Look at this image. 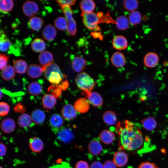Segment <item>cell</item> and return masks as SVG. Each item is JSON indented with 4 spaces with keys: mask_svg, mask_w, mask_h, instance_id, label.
<instances>
[{
    "mask_svg": "<svg viewBox=\"0 0 168 168\" xmlns=\"http://www.w3.org/2000/svg\"><path fill=\"white\" fill-rule=\"evenodd\" d=\"M138 168H158L154 163L146 161L141 163Z\"/></svg>",
    "mask_w": 168,
    "mask_h": 168,
    "instance_id": "obj_46",
    "label": "cell"
},
{
    "mask_svg": "<svg viewBox=\"0 0 168 168\" xmlns=\"http://www.w3.org/2000/svg\"><path fill=\"white\" fill-rule=\"evenodd\" d=\"M90 168H103V166L100 162L95 161L92 163Z\"/></svg>",
    "mask_w": 168,
    "mask_h": 168,
    "instance_id": "obj_52",
    "label": "cell"
},
{
    "mask_svg": "<svg viewBox=\"0 0 168 168\" xmlns=\"http://www.w3.org/2000/svg\"><path fill=\"white\" fill-rule=\"evenodd\" d=\"M74 107L77 112L84 113L86 112L90 108L88 101L84 98L77 99L75 102Z\"/></svg>",
    "mask_w": 168,
    "mask_h": 168,
    "instance_id": "obj_15",
    "label": "cell"
},
{
    "mask_svg": "<svg viewBox=\"0 0 168 168\" xmlns=\"http://www.w3.org/2000/svg\"><path fill=\"white\" fill-rule=\"evenodd\" d=\"M55 26L58 30H67L68 23L66 18L63 17H59L56 18L54 21Z\"/></svg>",
    "mask_w": 168,
    "mask_h": 168,
    "instance_id": "obj_40",
    "label": "cell"
},
{
    "mask_svg": "<svg viewBox=\"0 0 168 168\" xmlns=\"http://www.w3.org/2000/svg\"><path fill=\"white\" fill-rule=\"evenodd\" d=\"M0 108V115L1 116H4L7 115L9 111L10 106L6 103L1 102Z\"/></svg>",
    "mask_w": 168,
    "mask_h": 168,
    "instance_id": "obj_42",
    "label": "cell"
},
{
    "mask_svg": "<svg viewBox=\"0 0 168 168\" xmlns=\"http://www.w3.org/2000/svg\"><path fill=\"white\" fill-rule=\"evenodd\" d=\"M53 72H57L60 73H62L58 65L55 63H52L47 67L44 71V76L47 80H48L51 73Z\"/></svg>",
    "mask_w": 168,
    "mask_h": 168,
    "instance_id": "obj_41",
    "label": "cell"
},
{
    "mask_svg": "<svg viewBox=\"0 0 168 168\" xmlns=\"http://www.w3.org/2000/svg\"><path fill=\"white\" fill-rule=\"evenodd\" d=\"M103 166V168H117V166L114 162L110 160L105 161Z\"/></svg>",
    "mask_w": 168,
    "mask_h": 168,
    "instance_id": "obj_48",
    "label": "cell"
},
{
    "mask_svg": "<svg viewBox=\"0 0 168 168\" xmlns=\"http://www.w3.org/2000/svg\"><path fill=\"white\" fill-rule=\"evenodd\" d=\"M13 67L11 65H7L2 70L1 76L2 78L6 81L13 79L15 76V71Z\"/></svg>",
    "mask_w": 168,
    "mask_h": 168,
    "instance_id": "obj_31",
    "label": "cell"
},
{
    "mask_svg": "<svg viewBox=\"0 0 168 168\" xmlns=\"http://www.w3.org/2000/svg\"><path fill=\"white\" fill-rule=\"evenodd\" d=\"M38 59L41 65L46 68L52 63L53 60V55L49 51H44L40 53Z\"/></svg>",
    "mask_w": 168,
    "mask_h": 168,
    "instance_id": "obj_16",
    "label": "cell"
},
{
    "mask_svg": "<svg viewBox=\"0 0 168 168\" xmlns=\"http://www.w3.org/2000/svg\"><path fill=\"white\" fill-rule=\"evenodd\" d=\"M128 157L127 154L122 151H118L114 155L113 162L119 167L125 166L127 163Z\"/></svg>",
    "mask_w": 168,
    "mask_h": 168,
    "instance_id": "obj_12",
    "label": "cell"
},
{
    "mask_svg": "<svg viewBox=\"0 0 168 168\" xmlns=\"http://www.w3.org/2000/svg\"><path fill=\"white\" fill-rule=\"evenodd\" d=\"M57 31L55 27L51 24L46 25L42 31V36L45 40L51 41L55 38Z\"/></svg>",
    "mask_w": 168,
    "mask_h": 168,
    "instance_id": "obj_14",
    "label": "cell"
},
{
    "mask_svg": "<svg viewBox=\"0 0 168 168\" xmlns=\"http://www.w3.org/2000/svg\"><path fill=\"white\" fill-rule=\"evenodd\" d=\"M112 45L115 49L121 50L126 49L128 45V42L126 38L122 35L115 36L112 40Z\"/></svg>",
    "mask_w": 168,
    "mask_h": 168,
    "instance_id": "obj_10",
    "label": "cell"
},
{
    "mask_svg": "<svg viewBox=\"0 0 168 168\" xmlns=\"http://www.w3.org/2000/svg\"><path fill=\"white\" fill-rule=\"evenodd\" d=\"M28 89L30 94L35 96L40 95L42 91L41 86L37 82L30 83L28 86Z\"/></svg>",
    "mask_w": 168,
    "mask_h": 168,
    "instance_id": "obj_36",
    "label": "cell"
},
{
    "mask_svg": "<svg viewBox=\"0 0 168 168\" xmlns=\"http://www.w3.org/2000/svg\"><path fill=\"white\" fill-rule=\"evenodd\" d=\"M31 117L28 114H23L20 115L18 119V125L21 127L27 128L34 125Z\"/></svg>",
    "mask_w": 168,
    "mask_h": 168,
    "instance_id": "obj_23",
    "label": "cell"
},
{
    "mask_svg": "<svg viewBox=\"0 0 168 168\" xmlns=\"http://www.w3.org/2000/svg\"><path fill=\"white\" fill-rule=\"evenodd\" d=\"M46 68L42 65L36 64L30 65L27 69V74L30 77L36 78L40 77Z\"/></svg>",
    "mask_w": 168,
    "mask_h": 168,
    "instance_id": "obj_8",
    "label": "cell"
},
{
    "mask_svg": "<svg viewBox=\"0 0 168 168\" xmlns=\"http://www.w3.org/2000/svg\"><path fill=\"white\" fill-rule=\"evenodd\" d=\"M42 102L44 108L51 110L56 104V98L52 94H46L43 96Z\"/></svg>",
    "mask_w": 168,
    "mask_h": 168,
    "instance_id": "obj_20",
    "label": "cell"
},
{
    "mask_svg": "<svg viewBox=\"0 0 168 168\" xmlns=\"http://www.w3.org/2000/svg\"><path fill=\"white\" fill-rule=\"evenodd\" d=\"M14 111L16 113L24 114L26 110L25 106L21 103H18L13 109Z\"/></svg>",
    "mask_w": 168,
    "mask_h": 168,
    "instance_id": "obj_47",
    "label": "cell"
},
{
    "mask_svg": "<svg viewBox=\"0 0 168 168\" xmlns=\"http://www.w3.org/2000/svg\"><path fill=\"white\" fill-rule=\"evenodd\" d=\"M74 107L70 104H67L63 107L61 113L63 117L66 120H70L74 118L77 113Z\"/></svg>",
    "mask_w": 168,
    "mask_h": 168,
    "instance_id": "obj_13",
    "label": "cell"
},
{
    "mask_svg": "<svg viewBox=\"0 0 168 168\" xmlns=\"http://www.w3.org/2000/svg\"><path fill=\"white\" fill-rule=\"evenodd\" d=\"M103 119L105 124L110 125L115 124L117 121L116 114L111 111L105 112L103 115Z\"/></svg>",
    "mask_w": 168,
    "mask_h": 168,
    "instance_id": "obj_34",
    "label": "cell"
},
{
    "mask_svg": "<svg viewBox=\"0 0 168 168\" xmlns=\"http://www.w3.org/2000/svg\"><path fill=\"white\" fill-rule=\"evenodd\" d=\"M61 8L68 22L67 32L71 36L75 35L77 32V24L73 17L72 9L68 6H64Z\"/></svg>",
    "mask_w": 168,
    "mask_h": 168,
    "instance_id": "obj_4",
    "label": "cell"
},
{
    "mask_svg": "<svg viewBox=\"0 0 168 168\" xmlns=\"http://www.w3.org/2000/svg\"><path fill=\"white\" fill-rule=\"evenodd\" d=\"M43 22V20L41 18L32 17L30 18L28 22V25L31 29L38 31L41 29Z\"/></svg>",
    "mask_w": 168,
    "mask_h": 168,
    "instance_id": "obj_28",
    "label": "cell"
},
{
    "mask_svg": "<svg viewBox=\"0 0 168 168\" xmlns=\"http://www.w3.org/2000/svg\"><path fill=\"white\" fill-rule=\"evenodd\" d=\"M75 81L77 87L83 91V95L91 92L96 85L93 79L85 72L79 74Z\"/></svg>",
    "mask_w": 168,
    "mask_h": 168,
    "instance_id": "obj_2",
    "label": "cell"
},
{
    "mask_svg": "<svg viewBox=\"0 0 168 168\" xmlns=\"http://www.w3.org/2000/svg\"><path fill=\"white\" fill-rule=\"evenodd\" d=\"M16 124L14 120L9 118L4 119L1 124V128L4 133H9L13 132L16 128Z\"/></svg>",
    "mask_w": 168,
    "mask_h": 168,
    "instance_id": "obj_22",
    "label": "cell"
},
{
    "mask_svg": "<svg viewBox=\"0 0 168 168\" xmlns=\"http://www.w3.org/2000/svg\"><path fill=\"white\" fill-rule=\"evenodd\" d=\"M141 122L144 128L148 131L153 130L157 126V123L155 120L151 117H149L142 119Z\"/></svg>",
    "mask_w": 168,
    "mask_h": 168,
    "instance_id": "obj_35",
    "label": "cell"
},
{
    "mask_svg": "<svg viewBox=\"0 0 168 168\" xmlns=\"http://www.w3.org/2000/svg\"><path fill=\"white\" fill-rule=\"evenodd\" d=\"M59 6L61 7L64 6H71L75 4L76 1L74 0H56Z\"/></svg>",
    "mask_w": 168,
    "mask_h": 168,
    "instance_id": "obj_44",
    "label": "cell"
},
{
    "mask_svg": "<svg viewBox=\"0 0 168 168\" xmlns=\"http://www.w3.org/2000/svg\"><path fill=\"white\" fill-rule=\"evenodd\" d=\"M32 121L37 124H42L45 119V115L44 112L40 110L36 109L33 110L31 116Z\"/></svg>",
    "mask_w": 168,
    "mask_h": 168,
    "instance_id": "obj_27",
    "label": "cell"
},
{
    "mask_svg": "<svg viewBox=\"0 0 168 168\" xmlns=\"http://www.w3.org/2000/svg\"><path fill=\"white\" fill-rule=\"evenodd\" d=\"M120 148L129 151L139 150L148 141L141 130L132 122L128 120L119 122L116 126Z\"/></svg>",
    "mask_w": 168,
    "mask_h": 168,
    "instance_id": "obj_1",
    "label": "cell"
},
{
    "mask_svg": "<svg viewBox=\"0 0 168 168\" xmlns=\"http://www.w3.org/2000/svg\"><path fill=\"white\" fill-rule=\"evenodd\" d=\"M159 61L158 55L155 53L151 52L147 53L145 56L143 62L147 67L152 68L155 67Z\"/></svg>",
    "mask_w": 168,
    "mask_h": 168,
    "instance_id": "obj_9",
    "label": "cell"
},
{
    "mask_svg": "<svg viewBox=\"0 0 168 168\" xmlns=\"http://www.w3.org/2000/svg\"><path fill=\"white\" fill-rule=\"evenodd\" d=\"M59 85L63 91H65L68 88L69 83L67 79H66L64 80H63Z\"/></svg>",
    "mask_w": 168,
    "mask_h": 168,
    "instance_id": "obj_51",
    "label": "cell"
},
{
    "mask_svg": "<svg viewBox=\"0 0 168 168\" xmlns=\"http://www.w3.org/2000/svg\"><path fill=\"white\" fill-rule=\"evenodd\" d=\"M139 3L136 0H125L123 2V5L126 10L131 12L137 9Z\"/></svg>",
    "mask_w": 168,
    "mask_h": 168,
    "instance_id": "obj_38",
    "label": "cell"
},
{
    "mask_svg": "<svg viewBox=\"0 0 168 168\" xmlns=\"http://www.w3.org/2000/svg\"><path fill=\"white\" fill-rule=\"evenodd\" d=\"M111 61L112 64L115 67L120 68L123 67L126 62L124 54L122 53L117 52L112 56Z\"/></svg>",
    "mask_w": 168,
    "mask_h": 168,
    "instance_id": "obj_17",
    "label": "cell"
},
{
    "mask_svg": "<svg viewBox=\"0 0 168 168\" xmlns=\"http://www.w3.org/2000/svg\"><path fill=\"white\" fill-rule=\"evenodd\" d=\"M46 46L44 41L40 38L35 39L31 44V48L32 50L37 53H41L44 51Z\"/></svg>",
    "mask_w": 168,
    "mask_h": 168,
    "instance_id": "obj_30",
    "label": "cell"
},
{
    "mask_svg": "<svg viewBox=\"0 0 168 168\" xmlns=\"http://www.w3.org/2000/svg\"><path fill=\"white\" fill-rule=\"evenodd\" d=\"M65 77H66V76L63 73L53 72L50 74L48 80L51 85H58L63 81L62 79Z\"/></svg>",
    "mask_w": 168,
    "mask_h": 168,
    "instance_id": "obj_33",
    "label": "cell"
},
{
    "mask_svg": "<svg viewBox=\"0 0 168 168\" xmlns=\"http://www.w3.org/2000/svg\"><path fill=\"white\" fill-rule=\"evenodd\" d=\"M0 168H4L3 167H2V166H0Z\"/></svg>",
    "mask_w": 168,
    "mask_h": 168,
    "instance_id": "obj_53",
    "label": "cell"
},
{
    "mask_svg": "<svg viewBox=\"0 0 168 168\" xmlns=\"http://www.w3.org/2000/svg\"><path fill=\"white\" fill-rule=\"evenodd\" d=\"M44 143L40 138L35 137L29 140V145L30 149L35 153L40 152L44 147Z\"/></svg>",
    "mask_w": 168,
    "mask_h": 168,
    "instance_id": "obj_18",
    "label": "cell"
},
{
    "mask_svg": "<svg viewBox=\"0 0 168 168\" xmlns=\"http://www.w3.org/2000/svg\"><path fill=\"white\" fill-rule=\"evenodd\" d=\"M90 153L92 155H96L100 154L102 150V147L99 141L94 139L91 141L88 146Z\"/></svg>",
    "mask_w": 168,
    "mask_h": 168,
    "instance_id": "obj_24",
    "label": "cell"
},
{
    "mask_svg": "<svg viewBox=\"0 0 168 168\" xmlns=\"http://www.w3.org/2000/svg\"><path fill=\"white\" fill-rule=\"evenodd\" d=\"M91 104L95 107L102 105L103 100L101 95L96 92H91L84 94Z\"/></svg>",
    "mask_w": 168,
    "mask_h": 168,
    "instance_id": "obj_11",
    "label": "cell"
},
{
    "mask_svg": "<svg viewBox=\"0 0 168 168\" xmlns=\"http://www.w3.org/2000/svg\"><path fill=\"white\" fill-rule=\"evenodd\" d=\"M75 168H89V166L86 162L80 161L77 162Z\"/></svg>",
    "mask_w": 168,
    "mask_h": 168,
    "instance_id": "obj_49",
    "label": "cell"
},
{
    "mask_svg": "<svg viewBox=\"0 0 168 168\" xmlns=\"http://www.w3.org/2000/svg\"><path fill=\"white\" fill-rule=\"evenodd\" d=\"M142 20L141 14L139 12L136 10L131 12L129 16V23L133 26L139 24L141 22Z\"/></svg>",
    "mask_w": 168,
    "mask_h": 168,
    "instance_id": "obj_37",
    "label": "cell"
},
{
    "mask_svg": "<svg viewBox=\"0 0 168 168\" xmlns=\"http://www.w3.org/2000/svg\"><path fill=\"white\" fill-rule=\"evenodd\" d=\"M9 57L5 54H0V69L2 70L7 66Z\"/></svg>",
    "mask_w": 168,
    "mask_h": 168,
    "instance_id": "obj_43",
    "label": "cell"
},
{
    "mask_svg": "<svg viewBox=\"0 0 168 168\" xmlns=\"http://www.w3.org/2000/svg\"><path fill=\"white\" fill-rule=\"evenodd\" d=\"M14 6L13 2L12 0H1L0 10L3 13H7L11 11Z\"/></svg>",
    "mask_w": 168,
    "mask_h": 168,
    "instance_id": "obj_39",
    "label": "cell"
},
{
    "mask_svg": "<svg viewBox=\"0 0 168 168\" xmlns=\"http://www.w3.org/2000/svg\"><path fill=\"white\" fill-rule=\"evenodd\" d=\"M100 141L106 144H109L112 143L115 138V134L112 131L105 130L103 131L99 135Z\"/></svg>",
    "mask_w": 168,
    "mask_h": 168,
    "instance_id": "obj_25",
    "label": "cell"
},
{
    "mask_svg": "<svg viewBox=\"0 0 168 168\" xmlns=\"http://www.w3.org/2000/svg\"><path fill=\"white\" fill-rule=\"evenodd\" d=\"M80 8L82 13H90L93 12L95 7L96 4L91 0H84L81 1Z\"/></svg>",
    "mask_w": 168,
    "mask_h": 168,
    "instance_id": "obj_26",
    "label": "cell"
},
{
    "mask_svg": "<svg viewBox=\"0 0 168 168\" xmlns=\"http://www.w3.org/2000/svg\"><path fill=\"white\" fill-rule=\"evenodd\" d=\"M63 91L59 84L56 88L51 90L50 91L52 94L56 98L59 99Z\"/></svg>",
    "mask_w": 168,
    "mask_h": 168,
    "instance_id": "obj_45",
    "label": "cell"
},
{
    "mask_svg": "<svg viewBox=\"0 0 168 168\" xmlns=\"http://www.w3.org/2000/svg\"><path fill=\"white\" fill-rule=\"evenodd\" d=\"M117 28L119 30H125L129 26V21L126 17L121 16L116 19L115 22Z\"/></svg>",
    "mask_w": 168,
    "mask_h": 168,
    "instance_id": "obj_32",
    "label": "cell"
},
{
    "mask_svg": "<svg viewBox=\"0 0 168 168\" xmlns=\"http://www.w3.org/2000/svg\"><path fill=\"white\" fill-rule=\"evenodd\" d=\"M39 10V8L37 4L33 1H26L22 6V11L24 13L29 17L35 15Z\"/></svg>",
    "mask_w": 168,
    "mask_h": 168,
    "instance_id": "obj_6",
    "label": "cell"
},
{
    "mask_svg": "<svg viewBox=\"0 0 168 168\" xmlns=\"http://www.w3.org/2000/svg\"><path fill=\"white\" fill-rule=\"evenodd\" d=\"M0 157L1 158L4 157L6 155L7 149L6 145L3 143L1 142L0 144Z\"/></svg>",
    "mask_w": 168,
    "mask_h": 168,
    "instance_id": "obj_50",
    "label": "cell"
},
{
    "mask_svg": "<svg viewBox=\"0 0 168 168\" xmlns=\"http://www.w3.org/2000/svg\"><path fill=\"white\" fill-rule=\"evenodd\" d=\"M81 16L84 26L87 29L91 30H100L98 26L100 18L97 14L93 12L84 13L82 12Z\"/></svg>",
    "mask_w": 168,
    "mask_h": 168,
    "instance_id": "obj_3",
    "label": "cell"
},
{
    "mask_svg": "<svg viewBox=\"0 0 168 168\" xmlns=\"http://www.w3.org/2000/svg\"><path fill=\"white\" fill-rule=\"evenodd\" d=\"M12 44L11 41L7 38L1 30L0 31V49L2 52H5L10 51L12 49Z\"/></svg>",
    "mask_w": 168,
    "mask_h": 168,
    "instance_id": "obj_19",
    "label": "cell"
},
{
    "mask_svg": "<svg viewBox=\"0 0 168 168\" xmlns=\"http://www.w3.org/2000/svg\"><path fill=\"white\" fill-rule=\"evenodd\" d=\"M86 62L85 59L80 57H76L72 62V68L76 72H82L85 68Z\"/></svg>",
    "mask_w": 168,
    "mask_h": 168,
    "instance_id": "obj_21",
    "label": "cell"
},
{
    "mask_svg": "<svg viewBox=\"0 0 168 168\" xmlns=\"http://www.w3.org/2000/svg\"><path fill=\"white\" fill-rule=\"evenodd\" d=\"M58 139L65 143H68L73 139L74 134L68 128H62L56 133Z\"/></svg>",
    "mask_w": 168,
    "mask_h": 168,
    "instance_id": "obj_5",
    "label": "cell"
},
{
    "mask_svg": "<svg viewBox=\"0 0 168 168\" xmlns=\"http://www.w3.org/2000/svg\"><path fill=\"white\" fill-rule=\"evenodd\" d=\"M49 122L51 129L55 133L62 128L64 122L62 117L58 114L52 115L50 118Z\"/></svg>",
    "mask_w": 168,
    "mask_h": 168,
    "instance_id": "obj_7",
    "label": "cell"
},
{
    "mask_svg": "<svg viewBox=\"0 0 168 168\" xmlns=\"http://www.w3.org/2000/svg\"><path fill=\"white\" fill-rule=\"evenodd\" d=\"M13 67L15 72L20 74L24 73L27 68V64L25 60L21 59L14 60Z\"/></svg>",
    "mask_w": 168,
    "mask_h": 168,
    "instance_id": "obj_29",
    "label": "cell"
}]
</instances>
